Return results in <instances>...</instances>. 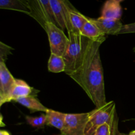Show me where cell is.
<instances>
[{
    "label": "cell",
    "mask_w": 135,
    "mask_h": 135,
    "mask_svg": "<svg viewBox=\"0 0 135 135\" xmlns=\"http://www.w3.org/2000/svg\"><path fill=\"white\" fill-rule=\"evenodd\" d=\"M50 7L54 18L58 26L62 30L71 31L69 22V12L75 9L68 0H50Z\"/></svg>",
    "instance_id": "8992f818"
},
{
    "label": "cell",
    "mask_w": 135,
    "mask_h": 135,
    "mask_svg": "<svg viewBox=\"0 0 135 135\" xmlns=\"http://www.w3.org/2000/svg\"><path fill=\"white\" fill-rule=\"evenodd\" d=\"M93 21L105 35H118L123 25L120 20L103 18L102 17L98 18H93Z\"/></svg>",
    "instance_id": "ba28073f"
},
{
    "label": "cell",
    "mask_w": 135,
    "mask_h": 135,
    "mask_svg": "<svg viewBox=\"0 0 135 135\" xmlns=\"http://www.w3.org/2000/svg\"><path fill=\"white\" fill-rule=\"evenodd\" d=\"M105 39L104 36L98 39L90 40L82 64L69 75L83 88L96 108L107 103L100 51V46Z\"/></svg>",
    "instance_id": "6da1fadb"
},
{
    "label": "cell",
    "mask_w": 135,
    "mask_h": 135,
    "mask_svg": "<svg viewBox=\"0 0 135 135\" xmlns=\"http://www.w3.org/2000/svg\"><path fill=\"white\" fill-rule=\"evenodd\" d=\"M133 51H134V52L135 53V47H134V48H133Z\"/></svg>",
    "instance_id": "d4e9b609"
},
{
    "label": "cell",
    "mask_w": 135,
    "mask_h": 135,
    "mask_svg": "<svg viewBox=\"0 0 135 135\" xmlns=\"http://www.w3.org/2000/svg\"><path fill=\"white\" fill-rule=\"evenodd\" d=\"M113 1H116V2H117V3H120L122 2V1H124V0H113Z\"/></svg>",
    "instance_id": "603a6c76"
},
{
    "label": "cell",
    "mask_w": 135,
    "mask_h": 135,
    "mask_svg": "<svg viewBox=\"0 0 135 135\" xmlns=\"http://www.w3.org/2000/svg\"><path fill=\"white\" fill-rule=\"evenodd\" d=\"M0 135H11L10 133L7 131L5 130H1L0 131Z\"/></svg>",
    "instance_id": "44dd1931"
},
{
    "label": "cell",
    "mask_w": 135,
    "mask_h": 135,
    "mask_svg": "<svg viewBox=\"0 0 135 135\" xmlns=\"http://www.w3.org/2000/svg\"><path fill=\"white\" fill-rule=\"evenodd\" d=\"M11 50H13V48L10 46L0 42V61H5L8 55L11 54Z\"/></svg>",
    "instance_id": "d6986e66"
},
{
    "label": "cell",
    "mask_w": 135,
    "mask_h": 135,
    "mask_svg": "<svg viewBox=\"0 0 135 135\" xmlns=\"http://www.w3.org/2000/svg\"><path fill=\"white\" fill-rule=\"evenodd\" d=\"M0 8L22 12L30 16L31 14L29 0H0Z\"/></svg>",
    "instance_id": "9c48e42d"
},
{
    "label": "cell",
    "mask_w": 135,
    "mask_h": 135,
    "mask_svg": "<svg viewBox=\"0 0 135 135\" xmlns=\"http://www.w3.org/2000/svg\"><path fill=\"white\" fill-rule=\"evenodd\" d=\"M118 123L115 104L113 101L107 102L105 105L89 112L84 135H94L96 129L105 123L118 125Z\"/></svg>",
    "instance_id": "3957f363"
},
{
    "label": "cell",
    "mask_w": 135,
    "mask_h": 135,
    "mask_svg": "<svg viewBox=\"0 0 135 135\" xmlns=\"http://www.w3.org/2000/svg\"><path fill=\"white\" fill-rule=\"evenodd\" d=\"M129 33H135V22L123 25L119 34H129Z\"/></svg>",
    "instance_id": "ffe728a7"
},
{
    "label": "cell",
    "mask_w": 135,
    "mask_h": 135,
    "mask_svg": "<svg viewBox=\"0 0 135 135\" xmlns=\"http://www.w3.org/2000/svg\"><path fill=\"white\" fill-rule=\"evenodd\" d=\"M32 88L24 80L16 79L15 84L10 96V102L15 101L20 98L29 96L32 93Z\"/></svg>",
    "instance_id": "8fae6325"
},
{
    "label": "cell",
    "mask_w": 135,
    "mask_h": 135,
    "mask_svg": "<svg viewBox=\"0 0 135 135\" xmlns=\"http://www.w3.org/2000/svg\"><path fill=\"white\" fill-rule=\"evenodd\" d=\"M119 133L118 125L105 123L96 129L94 135H118Z\"/></svg>",
    "instance_id": "e0dca14e"
},
{
    "label": "cell",
    "mask_w": 135,
    "mask_h": 135,
    "mask_svg": "<svg viewBox=\"0 0 135 135\" xmlns=\"http://www.w3.org/2000/svg\"><path fill=\"white\" fill-rule=\"evenodd\" d=\"M129 135H135V130L134 131H133L131 132V133H129Z\"/></svg>",
    "instance_id": "7402d4cb"
},
{
    "label": "cell",
    "mask_w": 135,
    "mask_h": 135,
    "mask_svg": "<svg viewBox=\"0 0 135 135\" xmlns=\"http://www.w3.org/2000/svg\"><path fill=\"white\" fill-rule=\"evenodd\" d=\"M66 115L67 113L48 109L46 112V115L47 117L46 125L53 127L61 131L65 125Z\"/></svg>",
    "instance_id": "7c38bea8"
},
{
    "label": "cell",
    "mask_w": 135,
    "mask_h": 135,
    "mask_svg": "<svg viewBox=\"0 0 135 135\" xmlns=\"http://www.w3.org/2000/svg\"><path fill=\"white\" fill-rule=\"evenodd\" d=\"M44 30L48 36L51 54L63 57L68 47L69 37L65 35L63 30L54 22H47Z\"/></svg>",
    "instance_id": "277c9868"
},
{
    "label": "cell",
    "mask_w": 135,
    "mask_h": 135,
    "mask_svg": "<svg viewBox=\"0 0 135 135\" xmlns=\"http://www.w3.org/2000/svg\"><path fill=\"white\" fill-rule=\"evenodd\" d=\"M15 102L28 108L31 113H34L36 112H42L46 113L48 109L38 99L32 97V96H29L27 97L20 98L16 100Z\"/></svg>",
    "instance_id": "9a60e30c"
},
{
    "label": "cell",
    "mask_w": 135,
    "mask_h": 135,
    "mask_svg": "<svg viewBox=\"0 0 135 135\" xmlns=\"http://www.w3.org/2000/svg\"><path fill=\"white\" fill-rule=\"evenodd\" d=\"M80 34L90 40H96L105 36L94 22L93 18L89 17L83 26Z\"/></svg>",
    "instance_id": "5bb4252c"
},
{
    "label": "cell",
    "mask_w": 135,
    "mask_h": 135,
    "mask_svg": "<svg viewBox=\"0 0 135 135\" xmlns=\"http://www.w3.org/2000/svg\"><path fill=\"white\" fill-rule=\"evenodd\" d=\"M88 17L81 14L76 9H73L69 12V22L71 31L76 33L81 32L83 26L86 22ZM70 31V32H71Z\"/></svg>",
    "instance_id": "4fadbf2b"
},
{
    "label": "cell",
    "mask_w": 135,
    "mask_h": 135,
    "mask_svg": "<svg viewBox=\"0 0 135 135\" xmlns=\"http://www.w3.org/2000/svg\"><path fill=\"white\" fill-rule=\"evenodd\" d=\"M68 47L63 57L66 65L65 73L69 76L82 64L90 39L72 31L68 32Z\"/></svg>",
    "instance_id": "7a4b0ae2"
},
{
    "label": "cell",
    "mask_w": 135,
    "mask_h": 135,
    "mask_svg": "<svg viewBox=\"0 0 135 135\" xmlns=\"http://www.w3.org/2000/svg\"><path fill=\"white\" fill-rule=\"evenodd\" d=\"M26 122L28 125L34 128H43L46 125L47 117L46 114H41L39 117H31V116H25Z\"/></svg>",
    "instance_id": "ac0fdd59"
},
{
    "label": "cell",
    "mask_w": 135,
    "mask_h": 135,
    "mask_svg": "<svg viewBox=\"0 0 135 135\" xmlns=\"http://www.w3.org/2000/svg\"><path fill=\"white\" fill-rule=\"evenodd\" d=\"M89 112L82 113H67L65 125L60 131V135H84Z\"/></svg>",
    "instance_id": "5b68a950"
},
{
    "label": "cell",
    "mask_w": 135,
    "mask_h": 135,
    "mask_svg": "<svg viewBox=\"0 0 135 135\" xmlns=\"http://www.w3.org/2000/svg\"><path fill=\"white\" fill-rule=\"evenodd\" d=\"M65 62L63 57L51 53L47 65L48 71L54 73H59L65 72Z\"/></svg>",
    "instance_id": "2e32d148"
},
{
    "label": "cell",
    "mask_w": 135,
    "mask_h": 135,
    "mask_svg": "<svg viewBox=\"0 0 135 135\" xmlns=\"http://www.w3.org/2000/svg\"><path fill=\"white\" fill-rule=\"evenodd\" d=\"M122 7L119 3L113 0H107L102 9L103 18L120 20L122 16Z\"/></svg>",
    "instance_id": "30bf717a"
},
{
    "label": "cell",
    "mask_w": 135,
    "mask_h": 135,
    "mask_svg": "<svg viewBox=\"0 0 135 135\" xmlns=\"http://www.w3.org/2000/svg\"><path fill=\"white\" fill-rule=\"evenodd\" d=\"M15 80L5 62L0 61V106L10 102V96Z\"/></svg>",
    "instance_id": "52a82bcc"
},
{
    "label": "cell",
    "mask_w": 135,
    "mask_h": 135,
    "mask_svg": "<svg viewBox=\"0 0 135 135\" xmlns=\"http://www.w3.org/2000/svg\"><path fill=\"white\" fill-rule=\"evenodd\" d=\"M118 135H128V134H125V133H119V134H118Z\"/></svg>",
    "instance_id": "cb8c5ba5"
}]
</instances>
